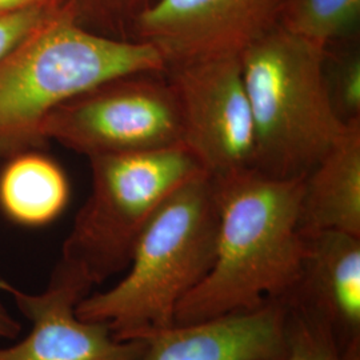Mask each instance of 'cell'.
Segmentation results:
<instances>
[{"instance_id":"ffe728a7","label":"cell","mask_w":360,"mask_h":360,"mask_svg":"<svg viewBox=\"0 0 360 360\" xmlns=\"http://www.w3.org/2000/svg\"><path fill=\"white\" fill-rule=\"evenodd\" d=\"M46 3H65V4H68V0H0V11L20 8V7L34 6V4H46Z\"/></svg>"},{"instance_id":"5b68a950","label":"cell","mask_w":360,"mask_h":360,"mask_svg":"<svg viewBox=\"0 0 360 360\" xmlns=\"http://www.w3.org/2000/svg\"><path fill=\"white\" fill-rule=\"evenodd\" d=\"M92 187L59 262L92 285L127 270L134 248L168 196L205 169L183 144L91 156Z\"/></svg>"},{"instance_id":"8fae6325","label":"cell","mask_w":360,"mask_h":360,"mask_svg":"<svg viewBox=\"0 0 360 360\" xmlns=\"http://www.w3.org/2000/svg\"><path fill=\"white\" fill-rule=\"evenodd\" d=\"M136 360H279L285 352L284 306H264L148 336Z\"/></svg>"},{"instance_id":"6da1fadb","label":"cell","mask_w":360,"mask_h":360,"mask_svg":"<svg viewBox=\"0 0 360 360\" xmlns=\"http://www.w3.org/2000/svg\"><path fill=\"white\" fill-rule=\"evenodd\" d=\"M214 178L219 205L215 259L206 278L180 300L175 314L179 326L281 300L302 269L304 238L299 217L304 178H274L252 167Z\"/></svg>"},{"instance_id":"8992f818","label":"cell","mask_w":360,"mask_h":360,"mask_svg":"<svg viewBox=\"0 0 360 360\" xmlns=\"http://www.w3.org/2000/svg\"><path fill=\"white\" fill-rule=\"evenodd\" d=\"M41 135L87 158L167 148L181 144L179 105L165 72L129 74L60 104Z\"/></svg>"},{"instance_id":"9a60e30c","label":"cell","mask_w":360,"mask_h":360,"mask_svg":"<svg viewBox=\"0 0 360 360\" xmlns=\"http://www.w3.org/2000/svg\"><path fill=\"white\" fill-rule=\"evenodd\" d=\"M281 300L285 352L279 360H342L334 335L322 319L296 302Z\"/></svg>"},{"instance_id":"7a4b0ae2","label":"cell","mask_w":360,"mask_h":360,"mask_svg":"<svg viewBox=\"0 0 360 360\" xmlns=\"http://www.w3.org/2000/svg\"><path fill=\"white\" fill-rule=\"evenodd\" d=\"M218 229L217 183L203 171L171 193L150 219L126 276L84 296L77 316L107 323L120 340H142L171 328L180 300L211 270Z\"/></svg>"},{"instance_id":"4fadbf2b","label":"cell","mask_w":360,"mask_h":360,"mask_svg":"<svg viewBox=\"0 0 360 360\" xmlns=\"http://www.w3.org/2000/svg\"><path fill=\"white\" fill-rule=\"evenodd\" d=\"M68 199L65 172L43 155H16L1 171L0 208L13 223L46 226L63 212Z\"/></svg>"},{"instance_id":"3957f363","label":"cell","mask_w":360,"mask_h":360,"mask_svg":"<svg viewBox=\"0 0 360 360\" xmlns=\"http://www.w3.org/2000/svg\"><path fill=\"white\" fill-rule=\"evenodd\" d=\"M153 44L107 38L63 13L0 62V160L46 143L41 126L60 104L114 77L166 72Z\"/></svg>"},{"instance_id":"9c48e42d","label":"cell","mask_w":360,"mask_h":360,"mask_svg":"<svg viewBox=\"0 0 360 360\" xmlns=\"http://www.w3.org/2000/svg\"><path fill=\"white\" fill-rule=\"evenodd\" d=\"M287 0H156L132 39L153 44L168 65L240 56L281 25Z\"/></svg>"},{"instance_id":"277c9868","label":"cell","mask_w":360,"mask_h":360,"mask_svg":"<svg viewBox=\"0 0 360 360\" xmlns=\"http://www.w3.org/2000/svg\"><path fill=\"white\" fill-rule=\"evenodd\" d=\"M327 47L276 26L240 53L255 135L252 168L304 178L342 136L326 74Z\"/></svg>"},{"instance_id":"7c38bea8","label":"cell","mask_w":360,"mask_h":360,"mask_svg":"<svg viewBox=\"0 0 360 360\" xmlns=\"http://www.w3.org/2000/svg\"><path fill=\"white\" fill-rule=\"evenodd\" d=\"M302 233L347 232L360 236V119L347 127L303 179Z\"/></svg>"},{"instance_id":"d6986e66","label":"cell","mask_w":360,"mask_h":360,"mask_svg":"<svg viewBox=\"0 0 360 360\" xmlns=\"http://www.w3.org/2000/svg\"><path fill=\"white\" fill-rule=\"evenodd\" d=\"M22 333V324L15 319L0 300V339L15 340Z\"/></svg>"},{"instance_id":"e0dca14e","label":"cell","mask_w":360,"mask_h":360,"mask_svg":"<svg viewBox=\"0 0 360 360\" xmlns=\"http://www.w3.org/2000/svg\"><path fill=\"white\" fill-rule=\"evenodd\" d=\"M70 13L65 3L34 4L0 11V62L16 51L52 19Z\"/></svg>"},{"instance_id":"ac0fdd59","label":"cell","mask_w":360,"mask_h":360,"mask_svg":"<svg viewBox=\"0 0 360 360\" xmlns=\"http://www.w3.org/2000/svg\"><path fill=\"white\" fill-rule=\"evenodd\" d=\"M326 83L336 114L347 123L360 119V58L348 53L330 63L326 53Z\"/></svg>"},{"instance_id":"30bf717a","label":"cell","mask_w":360,"mask_h":360,"mask_svg":"<svg viewBox=\"0 0 360 360\" xmlns=\"http://www.w3.org/2000/svg\"><path fill=\"white\" fill-rule=\"evenodd\" d=\"M297 282L283 299L314 312L334 335L342 360H360V236L303 233Z\"/></svg>"},{"instance_id":"52a82bcc","label":"cell","mask_w":360,"mask_h":360,"mask_svg":"<svg viewBox=\"0 0 360 360\" xmlns=\"http://www.w3.org/2000/svg\"><path fill=\"white\" fill-rule=\"evenodd\" d=\"M179 105L181 144L205 171L227 175L254 165L255 135L240 56L168 65Z\"/></svg>"},{"instance_id":"2e32d148","label":"cell","mask_w":360,"mask_h":360,"mask_svg":"<svg viewBox=\"0 0 360 360\" xmlns=\"http://www.w3.org/2000/svg\"><path fill=\"white\" fill-rule=\"evenodd\" d=\"M156 0H68L77 26L107 38L134 40V27Z\"/></svg>"},{"instance_id":"5bb4252c","label":"cell","mask_w":360,"mask_h":360,"mask_svg":"<svg viewBox=\"0 0 360 360\" xmlns=\"http://www.w3.org/2000/svg\"><path fill=\"white\" fill-rule=\"evenodd\" d=\"M359 13L360 0H287L281 26L330 47L354 28Z\"/></svg>"},{"instance_id":"ba28073f","label":"cell","mask_w":360,"mask_h":360,"mask_svg":"<svg viewBox=\"0 0 360 360\" xmlns=\"http://www.w3.org/2000/svg\"><path fill=\"white\" fill-rule=\"evenodd\" d=\"M92 284L58 262L47 287L28 292L0 278V292L10 296L31 324L27 336L0 347V360H136L146 340H120L104 322L83 321L77 306Z\"/></svg>"}]
</instances>
